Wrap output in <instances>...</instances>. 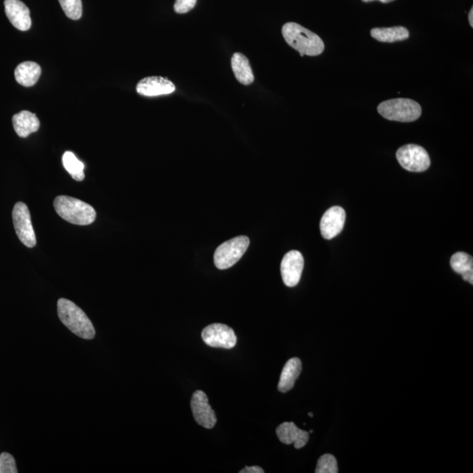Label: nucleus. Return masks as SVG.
Returning a JSON list of instances; mask_svg holds the SVG:
<instances>
[{"label":"nucleus","mask_w":473,"mask_h":473,"mask_svg":"<svg viewBox=\"0 0 473 473\" xmlns=\"http://www.w3.org/2000/svg\"><path fill=\"white\" fill-rule=\"evenodd\" d=\"M12 221L15 232L19 241L26 248H33L36 245V236L31 221V215L26 203L18 202L12 210Z\"/></svg>","instance_id":"obj_7"},{"label":"nucleus","mask_w":473,"mask_h":473,"mask_svg":"<svg viewBox=\"0 0 473 473\" xmlns=\"http://www.w3.org/2000/svg\"><path fill=\"white\" fill-rule=\"evenodd\" d=\"M265 471L259 466H245L239 473H264Z\"/></svg>","instance_id":"obj_26"},{"label":"nucleus","mask_w":473,"mask_h":473,"mask_svg":"<svg viewBox=\"0 0 473 473\" xmlns=\"http://www.w3.org/2000/svg\"><path fill=\"white\" fill-rule=\"evenodd\" d=\"M196 0H176L175 9L176 12L183 15V13L189 12L195 8Z\"/></svg>","instance_id":"obj_25"},{"label":"nucleus","mask_w":473,"mask_h":473,"mask_svg":"<svg viewBox=\"0 0 473 473\" xmlns=\"http://www.w3.org/2000/svg\"><path fill=\"white\" fill-rule=\"evenodd\" d=\"M469 23L472 28H473V8L469 12Z\"/></svg>","instance_id":"obj_28"},{"label":"nucleus","mask_w":473,"mask_h":473,"mask_svg":"<svg viewBox=\"0 0 473 473\" xmlns=\"http://www.w3.org/2000/svg\"><path fill=\"white\" fill-rule=\"evenodd\" d=\"M62 164L72 178L77 182H81L84 179V164L77 159L74 153L70 151L65 152L62 156Z\"/></svg>","instance_id":"obj_21"},{"label":"nucleus","mask_w":473,"mask_h":473,"mask_svg":"<svg viewBox=\"0 0 473 473\" xmlns=\"http://www.w3.org/2000/svg\"><path fill=\"white\" fill-rule=\"evenodd\" d=\"M373 39L380 42H392L405 41L409 37V32L404 26H393V28H373L371 30Z\"/></svg>","instance_id":"obj_19"},{"label":"nucleus","mask_w":473,"mask_h":473,"mask_svg":"<svg viewBox=\"0 0 473 473\" xmlns=\"http://www.w3.org/2000/svg\"><path fill=\"white\" fill-rule=\"evenodd\" d=\"M250 244L248 236H239L223 243L214 254L216 267L221 270L232 268L242 258Z\"/></svg>","instance_id":"obj_5"},{"label":"nucleus","mask_w":473,"mask_h":473,"mask_svg":"<svg viewBox=\"0 0 473 473\" xmlns=\"http://www.w3.org/2000/svg\"><path fill=\"white\" fill-rule=\"evenodd\" d=\"M202 338L207 346L223 349H232L236 344L234 331L222 324H210L203 328Z\"/></svg>","instance_id":"obj_8"},{"label":"nucleus","mask_w":473,"mask_h":473,"mask_svg":"<svg viewBox=\"0 0 473 473\" xmlns=\"http://www.w3.org/2000/svg\"><path fill=\"white\" fill-rule=\"evenodd\" d=\"M378 113L391 121L413 122L422 115V107L417 102L409 98H394L380 103Z\"/></svg>","instance_id":"obj_4"},{"label":"nucleus","mask_w":473,"mask_h":473,"mask_svg":"<svg viewBox=\"0 0 473 473\" xmlns=\"http://www.w3.org/2000/svg\"><path fill=\"white\" fill-rule=\"evenodd\" d=\"M68 18L77 21L83 15L82 0H58Z\"/></svg>","instance_id":"obj_22"},{"label":"nucleus","mask_w":473,"mask_h":473,"mask_svg":"<svg viewBox=\"0 0 473 473\" xmlns=\"http://www.w3.org/2000/svg\"><path fill=\"white\" fill-rule=\"evenodd\" d=\"M12 124L19 137L26 138L39 130V120L31 111H22L12 117Z\"/></svg>","instance_id":"obj_15"},{"label":"nucleus","mask_w":473,"mask_h":473,"mask_svg":"<svg viewBox=\"0 0 473 473\" xmlns=\"http://www.w3.org/2000/svg\"><path fill=\"white\" fill-rule=\"evenodd\" d=\"M304 259L300 252H288L282 259L281 272L284 284L289 288H293L301 280L302 272L304 270Z\"/></svg>","instance_id":"obj_10"},{"label":"nucleus","mask_w":473,"mask_h":473,"mask_svg":"<svg viewBox=\"0 0 473 473\" xmlns=\"http://www.w3.org/2000/svg\"><path fill=\"white\" fill-rule=\"evenodd\" d=\"M308 416H310V417H313V414H312V413H308Z\"/></svg>","instance_id":"obj_29"},{"label":"nucleus","mask_w":473,"mask_h":473,"mask_svg":"<svg viewBox=\"0 0 473 473\" xmlns=\"http://www.w3.org/2000/svg\"><path fill=\"white\" fill-rule=\"evenodd\" d=\"M55 212L66 221L77 225H89L96 220V210L74 197L59 196L54 201Z\"/></svg>","instance_id":"obj_3"},{"label":"nucleus","mask_w":473,"mask_h":473,"mask_svg":"<svg viewBox=\"0 0 473 473\" xmlns=\"http://www.w3.org/2000/svg\"><path fill=\"white\" fill-rule=\"evenodd\" d=\"M15 458L8 452L0 454V473H17Z\"/></svg>","instance_id":"obj_24"},{"label":"nucleus","mask_w":473,"mask_h":473,"mask_svg":"<svg viewBox=\"0 0 473 473\" xmlns=\"http://www.w3.org/2000/svg\"><path fill=\"white\" fill-rule=\"evenodd\" d=\"M451 266L456 272L461 275L463 280L473 284V259L465 252H456L451 259Z\"/></svg>","instance_id":"obj_20"},{"label":"nucleus","mask_w":473,"mask_h":473,"mask_svg":"<svg viewBox=\"0 0 473 473\" xmlns=\"http://www.w3.org/2000/svg\"><path fill=\"white\" fill-rule=\"evenodd\" d=\"M232 68L236 80L243 85L254 83V75L251 65L245 55L241 53H235L232 57Z\"/></svg>","instance_id":"obj_18"},{"label":"nucleus","mask_w":473,"mask_h":473,"mask_svg":"<svg viewBox=\"0 0 473 473\" xmlns=\"http://www.w3.org/2000/svg\"><path fill=\"white\" fill-rule=\"evenodd\" d=\"M346 222V212L340 206L331 207L324 213L321 219V234L325 239L337 236L344 228Z\"/></svg>","instance_id":"obj_11"},{"label":"nucleus","mask_w":473,"mask_h":473,"mask_svg":"<svg viewBox=\"0 0 473 473\" xmlns=\"http://www.w3.org/2000/svg\"><path fill=\"white\" fill-rule=\"evenodd\" d=\"M282 35L291 48L300 53L301 57H317L324 50L323 39L315 33L295 22L282 26Z\"/></svg>","instance_id":"obj_1"},{"label":"nucleus","mask_w":473,"mask_h":473,"mask_svg":"<svg viewBox=\"0 0 473 473\" xmlns=\"http://www.w3.org/2000/svg\"><path fill=\"white\" fill-rule=\"evenodd\" d=\"M192 410L194 419L200 426L205 429H212L216 423V416L214 410L209 404V399L206 393L201 390H197L193 393Z\"/></svg>","instance_id":"obj_9"},{"label":"nucleus","mask_w":473,"mask_h":473,"mask_svg":"<svg viewBox=\"0 0 473 473\" xmlns=\"http://www.w3.org/2000/svg\"><path fill=\"white\" fill-rule=\"evenodd\" d=\"M6 15L18 30L28 31L31 28L30 11L21 0H5Z\"/></svg>","instance_id":"obj_13"},{"label":"nucleus","mask_w":473,"mask_h":473,"mask_svg":"<svg viewBox=\"0 0 473 473\" xmlns=\"http://www.w3.org/2000/svg\"><path fill=\"white\" fill-rule=\"evenodd\" d=\"M58 317L62 323L72 333L84 340H92L96 331L91 321L82 308L67 299H59L57 302Z\"/></svg>","instance_id":"obj_2"},{"label":"nucleus","mask_w":473,"mask_h":473,"mask_svg":"<svg viewBox=\"0 0 473 473\" xmlns=\"http://www.w3.org/2000/svg\"><path fill=\"white\" fill-rule=\"evenodd\" d=\"M277 438L284 445H294L295 449H302L307 445L310 433L298 428L294 423H284L276 429Z\"/></svg>","instance_id":"obj_14"},{"label":"nucleus","mask_w":473,"mask_h":473,"mask_svg":"<svg viewBox=\"0 0 473 473\" xmlns=\"http://www.w3.org/2000/svg\"><path fill=\"white\" fill-rule=\"evenodd\" d=\"M338 466L336 458L331 454L322 456L318 460L315 473H337Z\"/></svg>","instance_id":"obj_23"},{"label":"nucleus","mask_w":473,"mask_h":473,"mask_svg":"<svg viewBox=\"0 0 473 473\" xmlns=\"http://www.w3.org/2000/svg\"><path fill=\"white\" fill-rule=\"evenodd\" d=\"M136 91L141 96L157 97L173 93L176 86L169 79L150 77L140 80L137 84Z\"/></svg>","instance_id":"obj_12"},{"label":"nucleus","mask_w":473,"mask_h":473,"mask_svg":"<svg viewBox=\"0 0 473 473\" xmlns=\"http://www.w3.org/2000/svg\"><path fill=\"white\" fill-rule=\"evenodd\" d=\"M41 68L35 62H24L17 66L15 75L16 81L22 86L31 87L37 83L41 77Z\"/></svg>","instance_id":"obj_17"},{"label":"nucleus","mask_w":473,"mask_h":473,"mask_svg":"<svg viewBox=\"0 0 473 473\" xmlns=\"http://www.w3.org/2000/svg\"><path fill=\"white\" fill-rule=\"evenodd\" d=\"M363 2L364 3H369V2H373V1H380L381 3H384V4H387V3H390L393 2V0H362Z\"/></svg>","instance_id":"obj_27"},{"label":"nucleus","mask_w":473,"mask_h":473,"mask_svg":"<svg viewBox=\"0 0 473 473\" xmlns=\"http://www.w3.org/2000/svg\"><path fill=\"white\" fill-rule=\"evenodd\" d=\"M396 158L400 165L410 172H425L430 166L429 154L418 145L409 144L400 147Z\"/></svg>","instance_id":"obj_6"},{"label":"nucleus","mask_w":473,"mask_h":473,"mask_svg":"<svg viewBox=\"0 0 473 473\" xmlns=\"http://www.w3.org/2000/svg\"><path fill=\"white\" fill-rule=\"evenodd\" d=\"M302 361L298 358H292L285 364L278 384L281 393H287L293 389L295 381L302 373Z\"/></svg>","instance_id":"obj_16"}]
</instances>
